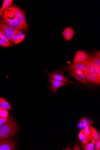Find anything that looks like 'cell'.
<instances>
[{
    "mask_svg": "<svg viewBox=\"0 0 100 150\" xmlns=\"http://www.w3.org/2000/svg\"><path fill=\"white\" fill-rule=\"evenodd\" d=\"M15 7L7 9L2 14V20L7 25L13 28L24 30V26L19 19L15 16Z\"/></svg>",
    "mask_w": 100,
    "mask_h": 150,
    "instance_id": "obj_1",
    "label": "cell"
},
{
    "mask_svg": "<svg viewBox=\"0 0 100 150\" xmlns=\"http://www.w3.org/2000/svg\"><path fill=\"white\" fill-rule=\"evenodd\" d=\"M4 133L12 135L16 133L17 131V126L12 116L1 127Z\"/></svg>",
    "mask_w": 100,
    "mask_h": 150,
    "instance_id": "obj_2",
    "label": "cell"
},
{
    "mask_svg": "<svg viewBox=\"0 0 100 150\" xmlns=\"http://www.w3.org/2000/svg\"><path fill=\"white\" fill-rule=\"evenodd\" d=\"M20 30H21L13 28L7 25L2 20H0V30L9 39L10 42H12L11 39L12 36L16 34Z\"/></svg>",
    "mask_w": 100,
    "mask_h": 150,
    "instance_id": "obj_3",
    "label": "cell"
},
{
    "mask_svg": "<svg viewBox=\"0 0 100 150\" xmlns=\"http://www.w3.org/2000/svg\"><path fill=\"white\" fill-rule=\"evenodd\" d=\"M46 74L50 78L53 79L66 83H69L73 84H75L66 77L61 70H58L54 72H47L46 73Z\"/></svg>",
    "mask_w": 100,
    "mask_h": 150,
    "instance_id": "obj_4",
    "label": "cell"
},
{
    "mask_svg": "<svg viewBox=\"0 0 100 150\" xmlns=\"http://www.w3.org/2000/svg\"><path fill=\"white\" fill-rule=\"evenodd\" d=\"M89 53L85 50L77 51L72 63H81L87 60L89 57Z\"/></svg>",
    "mask_w": 100,
    "mask_h": 150,
    "instance_id": "obj_5",
    "label": "cell"
},
{
    "mask_svg": "<svg viewBox=\"0 0 100 150\" xmlns=\"http://www.w3.org/2000/svg\"><path fill=\"white\" fill-rule=\"evenodd\" d=\"M15 147V143L12 140H0V150H13Z\"/></svg>",
    "mask_w": 100,
    "mask_h": 150,
    "instance_id": "obj_6",
    "label": "cell"
},
{
    "mask_svg": "<svg viewBox=\"0 0 100 150\" xmlns=\"http://www.w3.org/2000/svg\"><path fill=\"white\" fill-rule=\"evenodd\" d=\"M63 67L64 69L77 80L84 84L87 83V81L85 76L84 73L81 75H79L72 70L71 68L69 66H64Z\"/></svg>",
    "mask_w": 100,
    "mask_h": 150,
    "instance_id": "obj_7",
    "label": "cell"
},
{
    "mask_svg": "<svg viewBox=\"0 0 100 150\" xmlns=\"http://www.w3.org/2000/svg\"><path fill=\"white\" fill-rule=\"evenodd\" d=\"M51 90L52 92L56 94L57 91L59 88L65 85H70L68 84L63 82L56 81L49 78Z\"/></svg>",
    "mask_w": 100,
    "mask_h": 150,
    "instance_id": "obj_8",
    "label": "cell"
},
{
    "mask_svg": "<svg viewBox=\"0 0 100 150\" xmlns=\"http://www.w3.org/2000/svg\"><path fill=\"white\" fill-rule=\"evenodd\" d=\"M94 58L93 56H91L87 60L84 62L77 63H72L70 66L73 69H78L83 71L87 65Z\"/></svg>",
    "mask_w": 100,
    "mask_h": 150,
    "instance_id": "obj_9",
    "label": "cell"
},
{
    "mask_svg": "<svg viewBox=\"0 0 100 150\" xmlns=\"http://www.w3.org/2000/svg\"><path fill=\"white\" fill-rule=\"evenodd\" d=\"M71 27L66 28L62 32V35L65 40L68 41L71 40L75 33Z\"/></svg>",
    "mask_w": 100,
    "mask_h": 150,
    "instance_id": "obj_10",
    "label": "cell"
},
{
    "mask_svg": "<svg viewBox=\"0 0 100 150\" xmlns=\"http://www.w3.org/2000/svg\"><path fill=\"white\" fill-rule=\"evenodd\" d=\"M89 82L92 84L99 85L100 83V77L97 74L94 75L90 73L85 76Z\"/></svg>",
    "mask_w": 100,
    "mask_h": 150,
    "instance_id": "obj_11",
    "label": "cell"
},
{
    "mask_svg": "<svg viewBox=\"0 0 100 150\" xmlns=\"http://www.w3.org/2000/svg\"><path fill=\"white\" fill-rule=\"evenodd\" d=\"M93 124L91 121L87 119L83 118L80 120L78 124V127L80 129L83 130L85 128L90 126Z\"/></svg>",
    "mask_w": 100,
    "mask_h": 150,
    "instance_id": "obj_12",
    "label": "cell"
},
{
    "mask_svg": "<svg viewBox=\"0 0 100 150\" xmlns=\"http://www.w3.org/2000/svg\"><path fill=\"white\" fill-rule=\"evenodd\" d=\"M83 130L85 137L89 141H91L92 142L95 141L93 137L92 131L90 126L86 127Z\"/></svg>",
    "mask_w": 100,
    "mask_h": 150,
    "instance_id": "obj_13",
    "label": "cell"
},
{
    "mask_svg": "<svg viewBox=\"0 0 100 150\" xmlns=\"http://www.w3.org/2000/svg\"><path fill=\"white\" fill-rule=\"evenodd\" d=\"M94 66V61H93V59L87 65L83 71L85 76L91 73L93 68Z\"/></svg>",
    "mask_w": 100,
    "mask_h": 150,
    "instance_id": "obj_14",
    "label": "cell"
},
{
    "mask_svg": "<svg viewBox=\"0 0 100 150\" xmlns=\"http://www.w3.org/2000/svg\"><path fill=\"white\" fill-rule=\"evenodd\" d=\"M18 18L24 26V30L26 31H27L29 26L26 21L25 13L23 10L21 15L19 16Z\"/></svg>",
    "mask_w": 100,
    "mask_h": 150,
    "instance_id": "obj_15",
    "label": "cell"
},
{
    "mask_svg": "<svg viewBox=\"0 0 100 150\" xmlns=\"http://www.w3.org/2000/svg\"><path fill=\"white\" fill-rule=\"evenodd\" d=\"M0 106L3 109L11 110L12 108L9 102L2 98H0Z\"/></svg>",
    "mask_w": 100,
    "mask_h": 150,
    "instance_id": "obj_16",
    "label": "cell"
},
{
    "mask_svg": "<svg viewBox=\"0 0 100 150\" xmlns=\"http://www.w3.org/2000/svg\"><path fill=\"white\" fill-rule=\"evenodd\" d=\"M95 141L92 142L89 144H85L82 143L81 145L83 150H94L95 147Z\"/></svg>",
    "mask_w": 100,
    "mask_h": 150,
    "instance_id": "obj_17",
    "label": "cell"
},
{
    "mask_svg": "<svg viewBox=\"0 0 100 150\" xmlns=\"http://www.w3.org/2000/svg\"><path fill=\"white\" fill-rule=\"evenodd\" d=\"M79 139L82 143H85V144H89V141L86 138L83 132V130H82L80 132L79 134Z\"/></svg>",
    "mask_w": 100,
    "mask_h": 150,
    "instance_id": "obj_18",
    "label": "cell"
},
{
    "mask_svg": "<svg viewBox=\"0 0 100 150\" xmlns=\"http://www.w3.org/2000/svg\"><path fill=\"white\" fill-rule=\"evenodd\" d=\"M90 128L92 131L93 137H94V140L96 142L100 139V133L97 129L93 126L92 125L90 126Z\"/></svg>",
    "mask_w": 100,
    "mask_h": 150,
    "instance_id": "obj_19",
    "label": "cell"
},
{
    "mask_svg": "<svg viewBox=\"0 0 100 150\" xmlns=\"http://www.w3.org/2000/svg\"><path fill=\"white\" fill-rule=\"evenodd\" d=\"M12 4L8 2L7 0H5L2 8L0 10V15H2V13L5 10L8 8Z\"/></svg>",
    "mask_w": 100,
    "mask_h": 150,
    "instance_id": "obj_20",
    "label": "cell"
},
{
    "mask_svg": "<svg viewBox=\"0 0 100 150\" xmlns=\"http://www.w3.org/2000/svg\"><path fill=\"white\" fill-rule=\"evenodd\" d=\"M9 116V113L7 109H4L3 110L0 112V117H1L5 118H8Z\"/></svg>",
    "mask_w": 100,
    "mask_h": 150,
    "instance_id": "obj_21",
    "label": "cell"
},
{
    "mask_svg": "<svg viewBox=\"0 0 100 150\" xmlns=\"http://www.w3.org/2000/svg\"><path fill=\"white\" fill-rule=\"evenodd\" d=\"M22 10L20 9L17 6H15V13L16 17L19 18V16L22 13Z\"/></svg>",
    "mask_w": 100,
    "mask_h": 150,
    "instance_id": "obj_22",
    "label": "cell"
},
{
    "mask_svg": "<svg viewBox=\"0 0 100 150\" xmlns=\"http://www.w3.org/2000/svg\"><path fill=\"white\" fill-rule=\"evenodd\" d=\"M94 66L98 67L100 66V59L96 55H95L93 59Z\"/></svg>",
    "mask_w": 100,
    "mask_h": 150,
    "instance_id": "obj_23",
    "label": "cell"
},
{
    "mask_svg": "<svg viewBox=\"0 0 100 150\" xmlns=\"http://www.w3.org/2000/svg\"><path fill=\"white\" fill-rule=\"evenodd\" d=\"M0 46L3 47H9L12 46L10 43L6 42L3 41L1 39H0Z\"/></svg>",
    "mask_w": 100,
    "mask_h": 150,
    "instance_id": "obj_24",
    "label": "cell"
},
{
    "mask_svg": "<svg viewBox=\"0 0 100 150\" xmlns=\"http://www.w3.org/2000/svg\"><path fill=\"white\" fill-rule=\"evenodd\" d=\"M11 136L12 135H11L3 133L1 136H0V140L9 138L11 137Z\"/></svg>",
    "mask_w": 100,
    "mask_h": 150,
    "instance_id": "obj_25",
    "label": "cell"
},
{
    "mask_svg": "<svg viewBox=\"0 0 100 150\" xmlns=\"http://www.w3.org/2000/svg\"><path fill=\"white\" fill-rule=\"evenodd\" d=\"M19 39V36L17 34L13 35L11 38V42L16 43Z\"/></svg>",
    "mask_w": 100,
    "mask_h": 150,
    "instance_id": "obj_26",
    "label": "cell"
},
{
    "mask_svg": "<svg viewBox=\"0 0 100 150\" xmlns=\"http://www.w3.org/2000/svg\"><path fill=\"white\" fill-rule=\"evenodd\" d=\"M71 70L73 71H74V72L79 75H81L83 73V71L81 70L78 69H73L72 68Z\"/></svg>",
    "mask_w": 100,
    "mask_h": 150,
    "instance_id": "obj_27",
    "label": "cell"
},
{
    "mask_svg": "<svg viewBox=\"0 0 100 150\" xmlns=\"http://www.w3.org/2000/svg\"><path fill=\"white\" fill-rule=\"evenodd\" d=\"M95 149L96 150H100V140L96 141L95 143Z\"/></svg>",
    "mask_w": 100,
    "mask_h": 150,
    "instance_id": "obj_28",
    "label": "cell"
},
{
    "mask_svg": "<svg viewBox=\"0 0 100 150\" xmlns=\"http://www.w3.org/2000/svg\"><path fill=\"white\" fill-rule=\"evenodd\" d=\"M98 69V67H95L94 66L93 68L91 73L94 75H97V74Z\"/></svg>",
    "mask_w": 100,
    "mask_h": 150,
    "instance_id": "obj_29",
    "label": "cell"
},
{
    "mask_svg": "<svg viewBox=\"0 0 100 150\" xmlns=\"http://www.w3.org/2000/svg\"><path fill=\"white\" fill-rule=\"evenodd\" d=\"M19 36V40L16 43H15V44H17L22 42L25 38V35L24 33H23L20 36Z\"/></svg>",
    "mask_w": 100,
    "mask_h": 150,
    "instance_id": "obj_30",
    "label": "cell"
},
{
    "mask_svg": "<svg viewBox=\"0 0 100 150\" xmlns=\"http://www.w3.org/2000/svg\"><path fill=\"white\" fill-rule=\"evenodd\" d=\"M1 39H2L3 42H8V43H10V42L9 40V39L7 38L3 34V35L1 37Z\"/></svg>",
    "mask_w": 100,
    "mask_h": 150,
    "instance_id": "obj_31",
    "label": "cell"
},
{
    "mask_svg": "<svg viewBox=\"0 0 100 150\" xmlns=\"http://www.w3.org/2000/svg\"><path fill=\"white\" fill-rule=\"evenodd\" d=\"M73 149L74 150H81V148H80L78 143L77 142H76L75 143L74 145V149Z\"/></svg>",
    "mask_w": 100,
    "mask_h": 150,
    "instance_id": "obj_32",
    "label": "cell"
},
{
    "mask_svg": "<svg viewBox=\"0 0 100 150\" xmlns=\"http://www.w3.org/2000/svg\"><path fill=\"white\" fill-rule=\"evenodd\" d=\"M8 118H5L0 117V123L4 124L7 121Z\"/></svg>",
    "mask_w": 100,
    "mask_h": 150,
    "instance_id": "obj_33",
    "label": "cell"
},
{
    "mask_svg": "<svg viewBox=\"0 0 100 150\" xmlns=\"http://www.w3.org/2000/svg\"><path fill=\"white\" fill-rule=\"evenodd\" d=\"M97 54V56L99 59H100V52L98 51L96 53V54Z\"/></svg>",
    "mask_w": 100,
    "mask_h": 150,
    "instance_id": "obj_34",
    "label": "cell"
},
{
    "mask_svg": "<svg viewBox=\"0 0 100 150\" xmlns=\"http://www.w3.org/2000/svg\"><path fill=\"white\" fill-rule=\"evenodd\" d=\"M3 132L2 129L0 127V136H1L3 133Z\"/></svg>",
    "mask_w": 100,
    "mask_h": 150,
    "instance_id": "obj_35",
    "label": "cell"
},
{
    "mask_svg": "<svg viewBox=\"0 0 100 150\" xmlns=\"http://www.w3.org/2000/svg\"><path fill=\"white\" fill-rule=\"evenodd\" d=\"M3 35V33L0 30V39H1V38Z\"/></svg>",
    "mask_w": 100,
    "mask_h": 150,
    "instance_id": "obj_36",
    "label": "cell"
},
{
    "mask_svg": "<svg viewBox=\"0 0 100 150\" xmlns=\"http://www.w3.org/2000/svg\"><path fill=\"white\" fill-rule=\"evenodd\" d=\"M3 108L1 107L0 108V112H1L3 110Z\"/></svg>",
    "mask_w": 100,
    "mask_h": 150,
    "instance_id": "obj_37",
    "label": "cell"
},
{
    "mask_svg": "<svg viewBox=\"0 0 100 150\" xmlns=\"http://www.w3.org/2000/svg\"><path fill=\"white\" fill-rule=\"evenodd\" d=\"M3 124L0 123V127H1Z\"/></svg>",
    "mask_w": 100,
    "mask_h": 150,
    "instance_id": "obj_38",
    "label": "cell"
},
{
    "mask_svg": "<svg viewBox=\"0 0 100 150\" xmlns=\"http://www.w3.org/2000/svg\"><path fill=\"white\" fill-rule=\"evenodd\" d=\"M1 106H0V108H1Z\"/></svg>",
    "mask_w": 100,
    "mask_h": 150,
    "instance_id": "obj_39",
    "label": "cell"
}]
</instances>
